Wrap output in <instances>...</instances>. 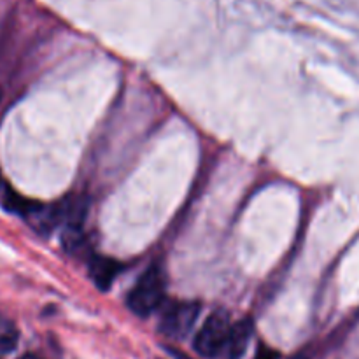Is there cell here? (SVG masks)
Listing matches in <instances>:
<instances>
[{
  "label": "cell",
  "mask_w": 359,
  "mask_h": 359,
  "mask_svg": "<svg viewBox=\"0 0 359 359\" xmlns=\"http://www.w3.org/2000/svg\"><path fill=\"white\" fill-rule=\"evenodd\" d=\"M165 300V280L158 269H149L140 276L126 297L130 311L140 318H147L161 307Z\"/></svg>",
  "instance_id": "cell-1"
},
{
  "label": "cell",
  "mask_w": 359,
  "mask_h": 359,
  "mask_svg": "<svg viewBox=\"0 0 359 359\" xmlns=\"http://www.w3.org/2000/svg\"><path fill=\"white\" fill-rule=\"evenodd\" d=\"M198 314L200 304L196 302H175L161 312L158 330L161 335L168 337V339L181 340L189 335L193 325L198 319Z\"/></svg>",
  "instance_id": "cell-2"
},
{
  "label": "cell",
  "mask_w": 359,
  "mask_h": 359,
  "mask_svg": "<svg viewBox=\"0 0 359 359\" xmlns=\"http://www.w3.org/2000/svg\"><path fill=\"white\" fill-rule=\"evenodd\" d=\"M230 318L224 312H214L209 316L195 337V351L203 358H219L228 335H230Z\"/></svg>",
  "instance_id": "cell-3"
},
{
  "label": "cell",
  "mask_w": 359,
  "mask_h": 359,
  "mask_svg": "<svg viewBox=\"0 0 359 359\" xmlns=\"http://www.w3.org/2000/svg\"><path fill=\"white\" fill-rule=\"evenodd\" d=\"M252 335V321L251 319H242L237 325L231 326L230 335H228L226 344L221 351V359H241L245 354L249 346V340Z\"/></svg>",
  "instance_id": "cell-4"
},
{
  "label": "cell",
  "mask_w": 359,
  "mask_h": 359,
  "mask_svg": "<svg viewBox=\"0 0 359 359\" xmlns=\"http://www.w3.org/2000/svg\"><path fill=\"white\" fill-rule=\"evenodd\" d=\"M121 272V263L114 262V259L102 258V256H95L90 262V277L93 283L97 284L98 290L107 291L112 286L118 273Z\"/></svg>",
  "instance_id": "cell-5"
},
{
  "label": "cell",
  "mask_w": 359,
  "mask_h": 359,
  "mask_svg": "<svg viewBox=\"0 0 359 359\" xmlns=\"http://www.w3.org/2000/svg\"><path fill=\"white\" fill-rule=\"evenodd\" d=\"M20 340L16 325L6 316H0V354L13 353Z\"/></svg>",
  "instance_id": "cell-6"
},
{
  "label": "cell",
  "mask_w": 359,
  "mask_h": 359,
  "mask_svg": "<svg viewBox=\"0 0 359 359\" xmlns=\"http://www.w3.org/2000/svg\"><path fill=\"white\" fill-rule=\"evenodd\" d=\"M277 356H279V354H277L276 351L269 349V347H259L258 354H256L255 359H277Z\"/></svg>",
  "instance_id": "cell-7"
},
{
  "label": "cell",
  "mask_w": 359,
  "mask_h": 359,
  "mask_svg": "<svg viewBox=\"0 0 359 359\" xmlns=\"http://www.w3.org/2000/svg\"><path fill=\"white\" fill-rule=\"evenodd\" d=\"M167 351H168V353H170L172 356H174L175 359H193V358H189L188 354L181 353V351H179V349H174V347H167Z\"/></svg>",
  "instance_id": "cell-8"
},
{
  "label": "cell",
  "mask_w": 359,
  "mask_h": 359,
  "mask_svg": "<svg viewBox=\"0 0 359 359\" xmlns=\"http://www.w3.org/2000/svg\"><path fill=\"white\" fill-rule=\"evenodd\" d=\"M20 359H42V358L35 356V354H25V356H21Z\"/></svg>",
  "instance_id": "cell-9"
},
{
  "label": "cell",
  "mask_w": 359,
  "mask_h": 359,
  "mask_svg": "<svg viewBox=\"0 0 359 359\" xmlns=\"http://www.w3.org/2000/svg\"><path fill=\"white\" fill-rule=\"evenodd\" d=\"M0 188H2V175H0Z\"/></svg>",
  "instance_id": "cell-10"
},
{
  "label": "cell",
  "mask_w": 359,
  "mask_h": 359,
  "mask_svg": "<svg viewBox=\"0 0 359 359\" xmlns=\"http://www.w3.org/2000/svg\"><path fill=\"white\" fill-rule=\"evenodd\" d=\"M0 100H2V90H0Z\"/></svg>",
  "instance_id": "cell-11"
}]
</instances>
